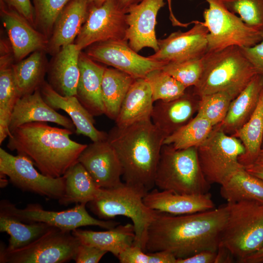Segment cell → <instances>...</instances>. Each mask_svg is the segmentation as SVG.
Masks as SVG:
<instances>
[{
  "label": "cell",
  "mask_w": 263,
  "mask_h": 263,
  "mask_svg": "<svg viewBox=\"0 0 263 263\" xmlns=\"http://www.w3.org/2000/svg\"><path fill=\"white\" fill-rule=\"evenodd\" d=\"M80 51L75 43L62 48L52 56L47 73V82L62 96L76 95L80 70Z\"/></svg>",
  "instance_id": "obj_22"
},
{
  "label": "cell",
  "mask_w": 263,
  "mask_h": 263,
  "mask_svg": "<svg viewBox=\"0 0 263 263\" xmlns=\"http://www.w3.org/2000/svg\"><path fill=\"white\" fill-rule=\"evenodd\" d=\"M66 187L63 196L58 201L60 205L73 203L87 204L94 200L99 188L84 166L78 161L64 175Z\"/></svg>",
  "instance_id": "obj_32"
},
{
  "label": "cell",
  "mask_w": 263,
  "mask_h": 263,
  "mask_svg": "<svg viewBox=\"0 0 263 263\" xmlns=\"http://www.w3.org/2000/svg\"><path fill=\"white\" fill-rule=\"evenodd\" d=\"M12 54L0 55V144L11 135L9 125L15 105L20 98L16 90Z\"/></svg>",
  "instance_id": "obj_30"
},
{
  "label": "cell",
  "mask_w": 263,
  "mask_h": 263,
  "mask_svg": "<svg viewBox=\"0 0 263 263\" xmlns=\"http://www.w3.org/2000/svg\"><path fill=\"white\" fill-rule=\"evenodd\" d=\"M90 4L93 5L97 7L101 6L107 0H88Z\"/></svg>",
  "instance_id": "obj_51"
},
{
  "label": "cell",
  "mask_w": 263,
  "mask_h": 263,
  "mask_svg": "<svg viewBox=\"0 0 263 263\" xmlns=\"http://www.w3.org/2000/svg\"><path fill=\"white\" fill-rule=\"evenodd\" d=\"M72 233L81 244L110 252L117 258L126 248L133 244L135 237L132 224H119L104 231L76 228L72 231Z\"/></svg>",
  "instance_id": "obj_28"
},
{
  "label": "cell",
  "mask_w": 263,
  "mask_h": 263,
  "mask_svg": "<svg viewBox=\"0 0 263 263\" xmlns=\"http://www.w3.org/2000/svg\"><path fill=\"white\" fill-rule=\"evenodd\" d=\"M32 122L54 123L75 132V126L71 118L50 107L43 98L39 89L17 101L10 119L9 131L11 133L19 126Z\"/></svg>",
  "instance_id": "obj_23"
},
{
  "label": "cell",
  "mask_w": 263,
  "mask_h": 263,
  "mask_svg": "<svg viewBox=\"0 0 263 263\" xmlns=\"http://www.w3.org/2000/svg\"><path fill=\"white\" fill-rule=\"evenodd\" d=\"M203 60L202 75L192 89L199 97L224 92L234 98L257 74L240 47L236 45L207 52Z\"/></svg>",
  "instance_id": "obj_4"
},
{
  "label": "cell",
  "mask_w": 263,
  "mask_h": 263,
  "mask_svg": "<svg viewBox=\"0 0 263 263\" xmlns=\"http://www.w3.org/2000/svg\"><path fill=\"white\" fill-rule=\"evenodd\" d=\"M44 101L55 110H62L70 117L75 133L89 137L93 142L107 140L108 133L97 130L94 116L80 103L75 95L62 96L45 81L39 88Z\"/></svg>",
  "instance_id": "obj_20"
},
{
  "label": "cell",
  "mask_w": 263,
  "mask_h": 263,
  "mask_svg": "<svg viewBox=\"0 0 263 263\" xmlns=\"http://www.w3.org/2000/svg\"><path fill=\"white\" fill-rule=\"evenodd\" d=\"M203 56L183 61L169 62L162 70L187 88L194 87L199 82L203 72Z\"/></svg>",
  "instance_id": "obj_41"
},
{
  "label": "cell",
  "mask_w": 263,
  "mask_h": 263,
  "mask_svg": "<svg viewBox=\"0 0 263 263\" xmlns=\"http://www.w3.org/2000/svg\"><path fill=\"white\" fill-rule=\"evenodd\" d=\"M154 184L160 190L185 194H205L210 188L199 164L197 148L177 150L170 145L162 148Z\"/></svg>",
  "instance_id": "obj_6"
},
{
  "label": "cell",
  "mask_w": 263,
  "mask_h": 263,
  "mask_svg": "<svg viewBox=\"0 0 263 263\" xmlns=\"http://www.w3.org/2000/svg\"><path fill=\"white\" fill-rule=\"evenodd\" d=\"M8 183V181L7 179H3L2 177H0V188L5 187Z\"/></svg>",
  "instance_id": "obj_52"
},
{
  "label": "cell",
  "mask_w": 263,
  "mask_h": 263,
  "mask_svg": "<svg viewBox=\"0 0 263 263\" xmlns=\"http://www.w3.org/2000/svg\"><path fill=\"white\" fill-rule=\"evenodd\" d=\"M71 0H31L33 6L35 27L49 39L54 24Z\"/></svg>",
  "instance_id": "obj_38"
},
{
  "label": "cell",
  "mask_w": 263,
  "mask_h": 263,
  "mask_svg": "<svg viewBox=\"0 0 263 263\" xmlns=\"http://www.w3.org/2000/svg\"><path fill=\"white\" fill-rule=\"evenodd\" d=\"M262 149H263V141Z\"/></svg>",
  "instance_id": "obj_53"
},
{
  "label": "cell",
  "mask_w": 263,
  "mask_h": 263,
  "mask_svg": "<svg viewBox=\"0 0 263 263\" xmlns=\"http://www.w3.org/2000/svg\"><path fill=\"white\" fill-rule=\"evenodd\" d=\"M153 103L148 81L145 78L135 79L122 102L115 120L116 126L125 127L151 119Z\"/></svg>",
  "instance_id": "obj_27"
},
{
  "label": "cell",
  "mask_w": 263,
  "mask_h": 263,
  "mask_svg": "<svg viewBox=\"0 0 263 263\" xmlns=\"http://www.w3.org/2000/svg\"><path fill=\"white\" fill-rule=\"evenodd\" d=\"M107 253L106 251L81 244L74 261L76 263H97Z\"/></svg>",
  "instance_id": "obj_44"
},
{
  "label": "cell",
  "mask_w": 263,
  "mask_h": 263,
  "mask_svg": "<svg viewBox=\"0 0 263 263\" xmlns=\"http://www.w3.org/2000/svg\"><path fill=\"white\" fill-rule=\"evenodd\" d=\"M227 216L226 204L185 215L160 212L148 228L145 252L167 251L179 259L217 251Z\"/></svg>",
  "instance_id": "obj_1"
},
{
  "label": "cell",
  "mask_w": 263,
  "mask_h": 263,
  "mask_svg": "<svg viewBox=\"0 0 263 263\" xmlns=\"http://www.w3.org/2000/svg\"><path fill=\"white\" fill-rule=\"evenodd\" d=\"M143 201L152 209L174 215L194 213L215 208L209 192L185 194L154 189L146 193Z\"/></svg>",
  "instance_id": "obj_21"
},
{
  "label": "cell",
  "mask_w": 263,
  "mask_h": 263,
  "mask_svg": "<svg viewBox=\"0 0 263 263\" xmlns=\"http://www.w3.org/2000/svg\"><path fill=\"white\" fill-rule=\"evenodd\" d=\"M52 226L44 223L25 224L11 216L0 213V231L10 236L5 247L14 250L31 243L49 229Z\"/></svg>",
  "instance_id": "obj_35"
},
{
  "label": "cell",
  "mask_w": 263,
  "mask_h": 263,
  "mask_svg": "<svg viewBox=\"0 0 263 263\" xmlns=\"http://www.w3.org/2000/svg\"><path fill=\"white\" fill-rule=\"evenodd\" d=\"M244 168L249 173L263 181V149L254 161Z\"/></svg>",
  "instance_id": "obj_47"
},
{
  "label": "cell",
  "mask_w": 263,
  "mask_h": 263,
  "mask_svg": "<svg viewBox=\"0 0 263 263\" xmlns=\"http://www.w3.org/2000/svg\"><path fill=\"white\" fill-rule=\"evenodd\" d=\"M194 23L187 32L178 31L158 40V50L148 57L166 62L202 58L208 51V30L202 22Z\"/></svg>",
  "instance_id": "obj_15"
},
{
  "label": "cell",
  "mask_w": 263,
  "mask_h": 263,
  "mask_svg": "<svg viewBox=\"0 0 263 263\" xmlns=\"http://www.w3.org/2000/svg\"><path fill=\"white\" fill-rule=\"evenodd\" d=\"M86 204H76L73 207L62 211L44 209L38 204H29L20 209L7 200L0 203V213L13 217L26 223H44L63 230L72 231L81 226L94 225L109 229L118 222L96 219L89 214Z\"/></svg>",
  "instance_id": "obj_11"
},
{
  "label": "cell",
  "mask_w": 263,
  "mask_h": 263,
  "mask_svg": "<svg viewBox=\"0 0 263 263\" xmlns=\"http://www.w3.org/2000/svg\"><path fill=\"white\" fill-rule=\"evenodd\" d=\"M73 133L46 122L26 123L11 132L7 147L29 159L43 175L59 177L78 162L87 146L72 140L70 135Z\"/></svg>",
  "instance_id": "obj_2"
},
{
  "label": "cell",
  "mask_w": 263,
  "mask_h": 263,
  "mask_svg": "<svg viewBox=\"0 0 263 263\" xmlns=\"http://www.w3.org/2000/svg\"><path fill=\"white\" fill-rule=\"evenodd\" d=\"M0 17L12 46L15 62L21 60L36 51L46 52L48 38L1 0Z\"/></svg>",
  "instance_id": "obj_16"
},
{
  "label": "cell",
  "mask_w": 263,
  "mask_h": 263,
  "mask_svg": "<svg viewBox=\"0 0 263 263\" xmlns=\"http://www.w3.org/2000/svg\"><path fill=\"white\" fill-rule=\"evenodd\" d=\"M263 88V76L256 74L231 102L224 120L219 124L226 134L233 135L249 120L257 105Z\"/></svg>",
  "instance_id": "obj_26"
},
{
  "label": "cell",
  "mask_w": 263,
  "mask_h": 263,
  "mask_svg": "<svg viewBox=\"0 0 263 263\" xmlns=\"http://www.w3.org/2000/svg\"><path fill=\"white\" fill-rule=\"evenodd\" d=\"M148 192L143 188L123 183L112 188H101L96 198L88 203L90 209L100 219L110 220L124 216L132 221L135 231L134 245L145 251L148 228L160 211L144 203Z\"/></svg>",
  "instance_id": "obj_5"
},
{
  "label": "cell",
  "mask_w": 263,
  "mask_h": 263,
  "mask_svg": "<svg viewBox=\"0 0 263 263\" xmlns=\"http://www.w3.org/2000/svg\"><path fill=\"white\" fill-rule=\"evenodd\" d=\"M85 52L94 61L111 66L135 79L145 78L150 72L162 69L168 63L139 55L125 40L97 42L86 48Z\"/></svg>",
  "instance_id": "obj_14"
},
{
  "label": "cell",
  "mask_w": 263,
  "mask_h": 263,
  "mask_svg": "<svg viewBox=\"0 0 263 263\" xmlns=\"http://www.w3.org/2000/svg\"><path fill=\"white\" fill-rule=\"evenodd\" d=\"M80 75L75 96L93 116L105 114L102 82L105 67L81 51L79 56Z\"/></svg>",
  "instance_id": "obj_25"
},
{
  "label": "cell",
  "mask_w": 263,
  "mask_h": 263,
  "mask_svg": "<svg viewBox=\"0 0 263 263\" xmlns=\"http://www.w3.org/2000/svg\"><path fill=\"white\" fill-rule=\"evenodd\" d=\"M241 263H263V244L257 251L243 260Z\"/></svg>",
  "instance_id": "obj_49"
},
{
  "label": "cell",
  "mask_w": 263,
  "mask_h": 263,
  "mask_svg": "<svg viewBox=\"0 0 263 263\" xmlns=\"http://www.w3.org/2000/svg\"><path fill=\"white\" fill-rule=\"evenodd\" d=\"M47 54L45 50L36 51L12 64L14 82L20 98L33 94L45 81L49 62Z\"/></svg>",
  "instance_id": "obj_29"
},
{
  "label": "cell",
  "mask_w": 263,
  "mask_h": 263,
  "mask_svg": "<svg viewBox=\"0 0 263 263\" xmlns=\"http://www.w3.org/2000/svg\"><path fill=\"white\" fill-rule=\"evenodd\" d=\"M226 205L228 216L219 246L227 249L241 263L263 244V204L242 201Z\"/></svg>",
  "instance_id": "obj_7"
},
{
  "label": "cell",
  "mask_w": 263,
  "mask_h": 263,
  "mask_svg": "<svg viewBox=\"0 0 263 263\" xmlns=\"http://www.w3.org/2000/svg\"><path fill=\"white\" fill-rule=\"evenodd\" d=\"M1 0L23 16L35 27L34 12L31 0Z\"/></svg>",
  "instance_id": "obj_45"
},
{
  "label": "cell",
  "mask_w": 263,
  "mask_h": 263,
  "mask_svg": "<svg viewBox=\"0 0 263 263\" xmlns=\"http://www.w3.org/2000/svg\"><path fill=\"white\" fill-rule=\"evenodd\" d=\"M166 138L151 119L129 126L113 127L107 141L114 150L122 169L124 183L149 192L154 178L164 141Z\"/></svg>",
  "instance_id": "obj_3"
},
{
  "label": "cell",
  "mask_w": 263,
  "mask_h": 263,
  "mask_svg": "<svg viewBox=\"0 0 263 263\" xmlns=\"http://www.w3.org/2000/svg\"><path fill=\"white\" fill-rule=\"evenodd\" d=\"M117 258L121 263H176L177 260L168 252H145L134 245L126 248Z\"/></svg>",
  "instance_id": "obj_42"
},
{
  "label": "cell",
  "mask_w": 263,
  "mask_h": 263,
  "mask_svg": "<svg viewBox=\"0 0 263 263\" xmlns=\"http://www.w3.org/2000/svg\"><path fill=\"white\" fill-rule=\"evenodd\" d=\"M206 0L209 7L203 12V23L208 30L207 52L232 45L251 47L261 41L263 31L246 26L226 8L223 0Z\"/></svg>",
  "instance_id": "obj_10"
},
{
  "label": "cell",
  "mask_w": 263,
  "mask_h": 263,
  "mask_svg": "<svg viewBox=\"0 0 263 263\" xmlns=\"http://www.w3.org/2000/svg\"><path fill=\"white\" fill-rule=\"evenodd\" d=\"M34 166L26 157L19 154L15 156L0 148V177L8 176L10 182L22 191L60 200L65 191L64 175L48 177L39 172Z\"/></svg>",
  "instance_id": "obj_12"
},
{
  "label": "cell",
  "mask_w": 263,
  "mask_h": 263,
  "mask_svg": "<svg viewBox=\"0 0 263 263\" xmlns=\"http://www.w3.org/2000/svg\"><path fill=\"white\" fill-rule=\"evenodd\" d=\"M143 0H118L120 7L126 13L132 7L138 4Z\"/></svg>",
  "instance_id": "obj_50"
},
{
  "label": "cell",
  "mask_w": 263,
  "mask_h": 263,
  "mask_svg": "<svg viewBox=\"0 0 263 263\" xmlns=\"http://www.w3.org/2000/svg\"><path fill=\"white\" fill-rule=\"evenodd\" d=\"M145 78L150 87L154 102L176 99L183 95L188 89L162 69L150 72Z\"/></svg>",
  "instance_id": "obj_37"
},
{
  "label": "cell",
  "mask_w": 263,
  "mask_h": 263,
  "mask_svg": "<svg viewBox=\"0 0 263 263\" xmlns=\"http://www.w3.org/2000/svg\"><path fill=\"white\" fill-rule=\"evenodd\" d=\"M200 97L193 90L168 101L158 100L153 105L151 115L153 123L166 137L187 124L196 114Z\"/></svg>",
  "instance_id": "obj_19"
},
{
  "label": "cell",
  "mask_w": 263,
  "mask_h": 263,
  "mask_svg": "<svg viewBox=\"0 0 263 263\" xmlns=\"http://www.w3.org/2000/svg\"><path fill=\"white\" fill-rule=\"evenodd\" d=\"M213 127L207 119L196 113L187 124L167 136L164 145H170L177 150L197 148L207 138Z\"/></svg>",
  "instance_id": "obj_36"
},
{
  "label": "cell",
  "mask_w": 263,
  "mask_h": 263,
  "mask_svg": "<svg viewBox=\"0 0 263 263\" xmlns=\"http://www.w3.org/2000/svg\"><path fill=\"white\" fill-rule=\"evenodd\" d=\"M240 49L256 74L263 76V32L260 42L251 47H242Z\"/></svg>",
  "instance_id": "obj_43"
},
{
  "label": "cell",
  "mask_w": 263,
  "mask_h": 263,
  "mask_svg": "<svg viewBox=\"0 0 263 263\" xmlns=\"http://www.w3.org/2000/svg\"><path fill=\"white\" fill-rule=\"evenodd\" d=\"M217 251L204 250L185 259H177L176 263H215Z\"/></svg>",
  "instance_id": "obj_46"
},
{
  "label": "cell",
  "mask_w": 263,
  "mask_h": 263,
  "mask_svg": "<svg viewBox=\"0 0 263 263\" xmlns=\"http://www.w3.org/2000/svg\"><path fill=\"white\" fill-rule=\"evenodd\" d=\"M234 259V257L227 249L222 246L219 247L215 263H233Z\"/></svg>",
  "instance_id": "obj_48"
},
{
  "label": "cell",
  "mask_w": 263,
  "mask_h": 263,
  "mask_svg": "<svg viewBox=\"0 0 263 263\" xmlns=\"http://www.w3.org/2000/svg\"><path fill=\"white\" fill-rule=\"evenodd\" d=\"M233 97L228 93L221 92L200 97L197 114L205 117L214 126L225 119Z\"/></svg>",
  "instance_id": "obj_39"
},
{
  "label": "cell",
  "mask_w": 263,
  "mask_h": 263,
  "mask_svg": "<svg viewBox=\"0 0 263 263\" xmlns=\"http://www.w3.org/2000/svg\"><path fill=\"white\" fill-rule=\"evenodd\" d=\"M220 194L227 203L251 201L263 204V181L244 167L221 185Z\"/></svg>",
  "instance_id": "obj_31"
},
{
  "label": "cell",
  "mask_w": 263,
  "mask_h": 263,
  "mask_svg": "<svg viewBox=\"0 0 263 263\" xmlns=\"http://www.w3.org/2000/svg\"><path fill=\"white\" fill-rule=\"evenodd\" d=\"M197 148L201 169L210 184L221 185L244 167L239 161L245 151L244 145L238 138L225 133L219 124Z\"/></svg>",
  "instance_id": "obj_9"
},
{
  "label": "cell",
  "mask_w": 263,
  "mask_h": 263,
  "mask_svg": "<svg viewBox=\"0 0 263 263\" xmlns=\"http://www.w3.org/2000/svg\"><path fill=\"white\" fill-rule=\"evenodd\" d=\"M126 15L118 0H107L99 7L90 4L87 19L74 43L76 47L82 51L97 42L127 40Z\"/></svg>",
  "instance_id": "obj_13"
},
{
  "label": "cell",
  "mask_w": 263,
  "mask_h": 263,
  "mask_svg": "<svg viewBox=\"0 0 263 263\" xmlns=\"http://www.w3.org/2000/svg\"><path fill=\"white\" fill-rule=\"evenodd\" d=\"M88 0H71L56 19L48 40L47 54L53 56L62 48L75 43L89 14Z\"/></svg>",
  "instance_id": "obj_24"
},
{
  "label": "cell",
  "mask_w": 263,
  "mask_h": 263,
  "mask_svg": "<svg viewBox=\"0 0 263 263\" xmlns=\"http://www.w3.org/2000/svg\"><path fill=\"white\" fill-rule=\"evenodd\" d=\"M135 78L115 68H105L102 78V94L105 114L115 120L122 102Z\"/></svg>",
  "instance_id": "obj_33"
},
{
  "label": "cell",
  "mask_w": 263,
  "mask_h": 263,
  "mask_svg": "<svg viewBox=\"0 0 263 263\" xmlns=\"http://www.w3.org/2000/svg\"><path fill=\"white\" fill-rule=\"evenodd\" d=\"M244 146V153L239 158L244 167L252 163L262 149L263 141V88L253 113L247 122L234 134Z\"/></svg>",
  "instance_id": "obj_34"
},
{
  "label": "cell",
  "mask_w": 263,
  "mask_h": 263,
  "mask_svg": "<svg viewBox=\"0 0 263 263\" xmlns=\"http://www.w3.org/2000/svg\"><path fill=\"white\" fill-rule=\"evenodd\" d=\"M168 0L171 10V0ZM165 4L164 0H143L127 10L126 38L136 52L145 47L151 48L155 52L158 50L155 31L156 17Z\"/></svg>",
  "instance_id": "obj_18"
},
{
  "label": "cell",
  "mask_w": 263,
  "mask_h": 263,
  "mask_svg": "<svg viewBox=\"0 0 263 263\" xmlns=\"http://www.w3.org/2000/svg\"><path fill=\"white\" fill-rule=\"evenodd\" d=\"M226 8L248 27L263 31V0H223Z\"/></svg>",
  "instance_id": "obj_40"
},
{
  "label": "cell",
  "mask_w": 263,
  "mask_h": 263,
  "mask_svg": "<svg viewBox=\"0 0 263 263\" xmlns=\"http://www.w3.org/2000/svg\"><path fill=\"white\" fill-rule=\"evenodd\" d=\"M78 161L99 188H112L123 183L121 164L114 150L107 140L87 145Z\"/></svg>",
  "instance_id": "obj_17"
},
{
  "label": "cell",
  "mask_w": 263,
  "mask_h": 263,
  "mask_svg": "<svg viewBox=\"0 0 263 263\" xmlns=\"http://www.w3.org/2000/svg\"><path fill=\"white\" fill-rule=\"evenodd\" d=\"M81 243L72 231L52 226L28 244L8 250L1 243L0 263H63L74 260Z\"/></svg>",
  "instance_id": "obj_8"
}]
</instances>
